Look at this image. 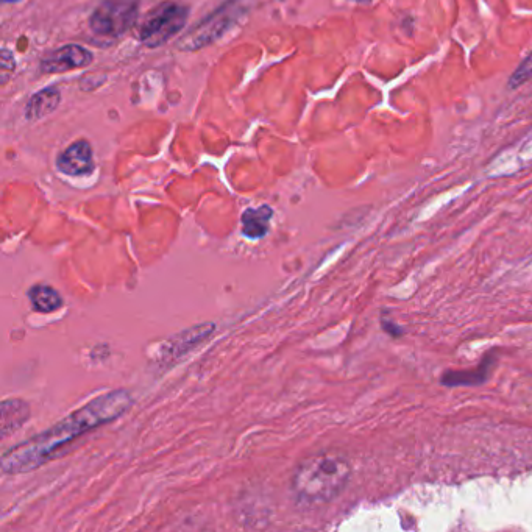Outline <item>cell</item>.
<instances>
[{
  "instance_id": "6da1fadb",
  "label": "cell",
  "mask_w": 532,
  "mask_h": 532,
  "mask_svg": "<svg viewBox=\"0 0 532 532\" xmlns=\"http://www.w3.org/2000/svg\"><path fill=\"white\" fill-rule=\"evenodd\" d=\"M132 406V394L124 389L93 398L82 408L64 417L54 426H50L49 430L36 434L5 451L0 459L2 472L5 475H21L40 469L71 442L97 430L100 426L116 422L125 412L130 411Z\"/></svg>"
},
{
  "instance_id": "7a4b0ae2",
  "label": "cell",
  "mask_w": 532,
  "mask_h": 532,
  "mask_svg": "<svg viewBox=\"0 0 532 532\" xmlns=\"http://www.w3.org/2000/svg\"><path fill=\"white\" fill-rule=\"evenodd\" d=\"M352 478V465L344 454L322 451L300 462L291 479L295 500L305 506H322L336 500Z\"/></svg>"
},
{
  "instance_id": "3957f363",
  "label": "cell",
  "mask_w": 532,
  "mask_h": 532,
  "mask_svg": "<svg viewBox=\"0 0 532 532\" xmlns=\"http://www.w3.org/2000/svg\"><path fill=\"white\" fill-rule=\"evenodd\" d=\"M186 21L188 8L175 2H163L139 25V41L150 49L163 46L185 29Z\"/></svg>"
},
{
  "instance_id": "277c9868",
  "label": "cell",
  "mask_w": 532,
  "mask_h": 532,
  "mask_svg": "<svg viewBox=\"0 0 532 532\" xmlns=\"http://www.w3.org/2000/svg\"><path fill=\"white\" fill-rule=\"evenodd\" d=\"M138 11V0H103L93 11L89 25L96 35L118 38L135 24Z\"/></svg>"
},
{
  "instance_id": "5b68a950",
  "label": "cell",
  "mask_w": 532,
  "mask_h": 532,
  "mask_svg": "<svg viewBox=\"0 0 532 532\" xmlns=\"http://www.w3.org/2000/svg\"><path fill=\"white\" fill-rule=\"evenodd\" d=\"M241 13V2L231 0L227 5H222L219 10L211 13L205 21L196 25V29L191 30L188 35L180 41L181 50H197L216 41L219 36L224 35L225 30L230 25L235 24L238 15Z\"/></svg>"
},
{
  "instance_id": "8992f818",
  "label": "cell",
  "mask_w": 532,
  "mask_h": 532,
  "mask_svg": "<svg viewBox=\"0 0 532 532\" xmlns=\"http://www.w3.org/2000/svg\"><path fill=\"white\" fill-rule=\"evenodd\" d=\"M93 54L79 44H68L54 50L41 61V72L44 74H60V72L82 69L93 63Z\"/></svg>"
},
{
  "instance_id": "52a82bcc",
  "label": "cell",
  "mask_w": 532,
  "mask_h": 532,
  "mask_svg": "<svg viewBox=\"0 0 532 532\" xmlns=\"http://www.w3.org/2000/svg\"><path fill=\"white\" fill-rule=\"evenodd\" d=\"M57 166L69 177H83L93 172V147L86 141H77L61 152L57 158Z\"/></svg>"
},
{
  "instance_id": "ba28073f",
  "label": "cell",
  "mask_w": 532,
  "mask_h": 532,
  "mask_svg": "<svg viewBox=\"0 0 532 532\" xmlns=\"http://www.w3.org/2000/svg\"><path fill=\"white\" fill-rule=\"evenodd\" d=\"M272 216L274 211L267 205L245 210L241 217L242 235L252 241L263 239L269 233Z\"/></svg>"
},
{
  "instance_id": "9c48e42d",
  "label": "cell",
  "mask_w": 532,
  "mask_h": 532,
  "mask_svg": "<svg viewBox=\"0 0 532 532\" xmlns=\"http://www.w3.org/2000/svg\"><path fill=\"white\" fill-rule=\"evenodd\" d=\"M0 433L8 437L19 430L30 419V408L25 401L18 398L2 401V415H0Z\"/></svg>"
},
{
  "instance_id": "30bf717a",
  "label": "cell",
  "mask_w": 532,
  "mask_h": 532,
  "mask_svg": "<svg viewBox=\"0 0 532 532\" xmlns=\"http://www.w3.org/2000/svg\"><path fill=\"white\" fill-rule=\"evenodd\" d=\"M60 100L61 93L57 88H44L29 100L25 108V116L29 119L46 118L47 114L57 110Z\"/></svg>"
},
{
  "instance_id": "8fae6325",
  "label": "cell",
  "mask_w": 532,
  "mask_h": 532,
  "mask_svg": "<svg viewBox=\"0 0 532 532\" xmlns=\"http://www.w3.org/2000/svg\"><path fill=\"white\" fill-rule=\"evenodd\" d=\"M29 300L36 311L43 314L54 313L63 306V298L57 289L49 284H35L29 291Z\"/></svg>"
},
{
  "instance_id": "7c38bea8",
  "label": "cell",
  "mask_w": 532,
  "mask_h": 532,
  "mask_svg": "<svg viewBox=\"0 0 532 532\" xmlns=\"http://www.w3.org/2000/svg\"><path fill=\"white\" fill-rule=\"evenodd\" d=\"M532 79V52L523 60V63L515 69L509 80V89H517Z\"/></svg>"
},
{
  "instance_id": "4fadbf2b",
  "label": "cell",
  "mask_w": 532,
  "mask_h": 532,
  "mask_svg": "<svg viewBox=\"0 0 532 532\" xmlns=\"http://www.w3.org/2000/svg\"><path fill=\"white\" fill-rule=\"evenodd\" d=\"M0 63H2L0 64V66H2V77H4V82L2 83H5L7 82V79H8L7 71H10V72L15 71V58H13V55H11L10 50L8 49L2 50V60H0Z\"/></svg>"
},
{
  "instance_id": "5bb4252c",
  "label": "cell",
  "mask_w": 532,
  "mask_h": 532,
  "mask_svg": "<svg viewBox=\"0 0 532 532\" xmlns=\"http://www.w3.org/2000/svg\"><path fill=\"white\" fill-rule=\"evenodd\" d=\"M5 4H11V2H19V0H4Z\"/></svg>"
},
{
  "instance_id": "9a60e30c",
  "label": "cell",
  "mask_w": 532,
  "mask_h": 532,
  "mask_svg": "<svg viewBox=\"0 0 532 532\" xmlns=\"http://www.w3.org/2000/svg\"><path fill=\"white\" fill-rule=\"evenodd\" d=\"M356 2H370V0H356Z\"/></svg>"
}]
</instances>
